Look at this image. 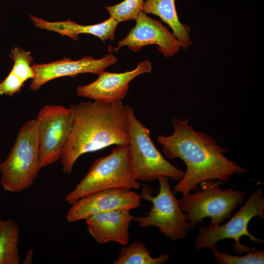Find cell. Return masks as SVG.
<instances>
[{"label": "cell", "instance_id": "20", "mask_svg": "<svg viewBox=\"0 0 264 264\" xmlns=\"http://www.w3.org/2000/svg\"><path fill=\"white\" fill-rule=\"evenodd\" d=\"M144 0H124L120 3L105 6L110 14L118 23L135 20L142 11Z\"/></svg>", "mask_w": 264, "mask_h": 264}, {"label": "cell", "instance_id": "8", "mask_svg": "<svg viewBox=\"0 0 264 264\" xmlns=\"http://www.w3.org/2000/svg\"><path fill=\"white\" fill-rule=\"evenodd\" d=\"M264 219V197L263 189L260 187L254 191L246 201L226 223L216 226H201L194 244L195 248L210 249L218 246L217 243L224 239H232L234 251L239 254L247 251L250 248L241 244L240 238L246 236L257 243H263L248 230V225L254 217Z\"/></svg>", "mask_w": 264, "mask_h": 264}, {"label": "cell", "instance_id": "11", "mask_svg": "<svg viewBox=\"0 0 264 264\" xmlns=\"http://www.w3.org/2000/svg\"><path fill=\"white\" fill-rule=\"evenodd\" d=\"M141 197L137 193L121 188L99 191L83 197L72 204L66 220L74 222L95 215L115 210H131L140 205Z\"/></svg>", "mask_w": 264, "mask_h": 264}, {"label": "cell", "instance_id": "5", "mask_svg": "<svg viewBox=\"0 0 264 264\" xmlns=\"http://www.w3.org/2000/svg\"><path fill=\"white\" fill-rule=\"evenodd\" d=\"M220 184L216 180L203 181L200 184L201 190L189 193L178 199L192 229L206 218L210 219L208 226H218L243 203L245 191L233 188L223 189Z\"/></svg>", "mask_w": 264, "mask_h": 264}, {"label": "cell", "instance_id": "16", "mask_svg": "<svg viewBox=\"0 0 264 264\" xmlns=\"http://www.w3.org/2000/svg\"><path fill=\"white\" fill-rule=\"evenodd\" d=\"M142 12L159 17L173 30V35L180 43L181 47L189 49L192 42L189 25L181 23L177 14L175 0H145Z\"/></svg>", "mask_w": 264, "mask_h": 264}, {"label": "cell", "instance_id": "19", "mask_svg": "<svg viewBox=\"0 0 264 264\" xmlns=\"http://www.w3.org/2000/svg\"><path fill=\"white\" fill-rule=\"evenodd\" d=\"M215 260L220 264H263L264 250L250 248L244 255L236 256L219 251L217 246L210 248Z\"/></svg>", "mask_w": 264, "mask_h": 264}, {"label": "cell", "instance_id": "4", "mask_svg": "<svg viewBox=\"0 0 264 264\" xmlns=\"http://www.w3.org/2000/svg\"><path fill=\"white\" fill-rule=\"evenodd\" d=\"M40 169L37 125L32 119L21 128L7 157L0 164V183L7 191H22L31 186Z\"/></svg>", "mask_w": 264, "mask_h": 264}, {"label": "cell", "instance_id": "17", "mask_svg": "<svg viewBox=\"0 0 264 264\" xmlns=\"http://www.w3.org/2000/svg\"><path fill=\"white\" fill-rule=\"evenodd\" d=\"M19 228L11 219L0 220V264H19Z\"/></svg>", "mask_w": 264, "mask_h": 264}, {"label": "cell", "instance_id": "10", "mask_svg": "<svg viewBox=\"0 0 264 264\" xmlns=\"http://www.w3.org/2000/svg\"><path fill=\"white\" fill-rule=\"evenodd\" d=\"M135 21V26L118 42L116 47H109V51L117 52L121 47L127 46L135 52L144 46L156 44L157 50L166 57H172L178 52L181 47L180 43L161 22L148 17L142 11Z\"/></svg>", "mask_w": 264, "mask_h": 264}, {"label": "cell", "instance_id": "21", "mask_svg": "<svg viewBox=\"0 0 264 264\" xmlns=\"http://www.w3.org/2000/svg\"><path fill=\"white\" fill-rule=\"evenodd\" d=\"M11 57L14 61L11 71L24 82L34 78V72L31 65L33 59L30 51L17 46L12 50Z\"/></svg>", "mask_w": 264, "mask_h": 264}, {"label": "cell", "instance_id": "3", "mask_svg": "<svg viewBox=\"0 0 264 264\" xmlns=\"http://www.w3.org/2000/svg\"><path fill=\"white\" fill-rule=\"evenodd\" d=\"M139 181L134 177L128 145L116 146L110 154L97 159L75 188L66 195L65 200L74 204L90 194L111 189H138Z\"/></svg>", "mask_w": 264, "mask_h": 264}, {"label": "cell", "instance_id": "12", "mask_svg": "<svg viewBox=\"0 0 264 264\" xmlns=\"http://www.w3.org/2000/svg\"><path fill=\"white\" fill-rule=\"evenodd\" d=\"M151 63L148 60L139 63L134 69L125 72H108L104 71L98 74L93 82L76 88V94L80 97L94 101L112 103L121 101L129 88V83L138 75L151 73Z\"/></svg>", "mask_w": 264, "mask_h": 264}, {"label": "cell", "instance_id": "1", "mask_svg": "<svg viewBox=\"0 0 264 264\" xmlns=\"http://www.w3.org/2000/svg\"><path fill=\"white\" fill-rule=\"evenodd\" d=\"M174 132L169 136L158 135L157 141L168 158H179L185 163L183 177L173 187V193L186 195L198 190L203 181L216 180L224 184L231 176L246 173L247 170L225 156L228 149L221 147L207 133L196 131L188 118H175Z\"/></svg>", "mask_w": 264, "mask_h": 264}, {"label": "cell", "instance_id": "23", "mask_svg": "<svg viewBox=\"0 0 264 264\" xmlns=\"http://www.w3.org/2000/svg\"><path fill=\"white\" fill-rule=\"evenodd\" d=\"M33 254V253L32 250H28L25 260L24 261V264H30L31 263L32 261Z\"/></svg>", "mask_w": 264, "mask_h": 264}, {"label": "cell", "instance_id": "7", "mask_svg": "<svg viewBox=\"0 0 264 264\" xmlns=\"http://www.w3.org/2000/svg\"><path fill=\"white\" fill-rule=\"evenodd\" d=\"M130 122L129 154L133 175L138 181H152L160 176L180 180L185 172L167 161L155 146L150 131L128 106Z\"/></svg>", "mask_w": 264, "mask_h": 264}, {"label": "cell", "instance_id": "6", "mask_svg": "<svg viewBox=\"0 0 264 264\" xmlns=\"http://www.w3.org/2000/svg\"><path fill=\"white\" fill-rule=\"evenodd\" d=\"M158 193L153 195L150 187L143 185L140 195L141 199L151 202L152 206L144 217H137L133 220L142 228L155 226L166 238L173 241L186 238L192 228L186 214L181 209L178 198L171 189L169 178L160 176Z\"/></svg>", "mask_w": 264, "mask_h": 264}, {"label": "cell", "instance_id": "2", "mask_svg": "<svg viewBox=\"0 0 264 264\" xmlns=\"http://www.w3.org/2000/svg\"><path fill=\"white\" fill-rule=\"evenodd\" d=\"M128 107L122 101L112 103L88 101L70 105L71 129L60 159L64 172L71 173L75 163L84 154L113 145L129 144Z\"/></svg>", "mask_w": 264, "mask_h": 264}, {"label": "cell", "instance_id": "18", "mask_svg": "<svg viewBox=\"0 0 264 264\" xmlns=\"http://www.w3.org/2000/svg\"><path fill=\"white\" fill-rule=\"evenodd\" d=\"M169 259L167 254L154 258L146 245L141 242H134L124 246L113 264H162Z\"/></svg>", "mask_w": 264, "mask_h": 264}, {"label": "cell", "instance_id": "9", "mask_svg": "<svg viewBox=\"0 0 264 264\" xmlns=\"http://www.w3.org/2000/svg\"><path fill=\"white\" fill-rule=\"evenodd\" d=\"M39 138V161L41 168L61 159L69 138L72 126L69 108L46 105L35 119Z\"/></svg>", "mask_w": 264, "mask_h": 264}, {"label": "cell", "instance_id": "14", "mask_svg": "<svg viewBox=\"0 0 264 264\" xmlns=\"http://www.w3.org/2000/svg\"><path fill=\"white\" fill-rule=\"evenodd\" d=\"M133 218L130 210H119L98 214L85 220L98 244L114 242L125 246L129 241V226Z\"/></svg>", "mask_w": 264, "mask_h": 264}, {"label": "cell", "instance_id": "13", "mask_svg": "<svg viewBox=\"0 0 264 264\" xmlns=\"http://www.w3.org/2000/svg\"><path fill=\"white\" fill-rule=\"evenodd\" d=\"M117 61L116 56L110 53L99 59L86 56L76 61L65 58L47 64H34L32 67L34 77L29 88L32 90H37L47 82L64 76L74 77L85 73L98 75L108 67L117 63Z\"/></svg>", "mask_w": 264, "mask_h": 264}, {"label": "cell", "instance_id": "15", "mask_svg": "<svg viewBox=\"0 0 264 264\" xmlns=\"http://www.w3.org/2000/svg\"><path fill=\"white\" fill-rule=\"evenodd\" d=\"M29 17L36 26L57 32L62 36H67L75 41L79 40V34H88L97 37L103 42L107 40L112 41L114 40L116 28L119 23L111 17L102 22L88 25H80L69 20L49 22L32 15H30Z\"/></svg>", "mask_w": 264, "mask_h": 264}, {"label": "cell", "instance_id": "22", "mask_svg": "<svg viewBox=\"0 0 264 264\" xmlns=\"http://www.w3.org/2000/svg\"><path fill=\"white\" fill-rule=\"evenodd\" d=\"M25 82L12 71L0 83V95L12 96L19 92Z\"/></svg>", "mask_w": 264, "mask_h": 264}]
</instances>
